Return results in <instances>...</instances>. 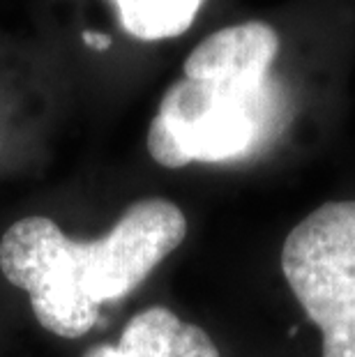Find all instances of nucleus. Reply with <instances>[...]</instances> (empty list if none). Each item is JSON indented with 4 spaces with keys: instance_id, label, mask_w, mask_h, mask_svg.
Listing matches in <instances>:
<instances>
[{
    "instance_id": "1",
    "label": "nucleus",
    "mask_w": 355,
    "mask_h": 357,
    "mask_svg": "<svg viewBox=\"0 0 355 357\" xmlns=\"http://www.w3.org/2000/svg\"><path fill=\"white\" fill-rule=\"evenodd\" d=\"M268 118V79L183 77L150 123L148 153L164 169L231 162L261 141Z\"/></svg>"
},
{
    "instance_id": "3",
    "label": "nucleus",
    "mask_w": 355,
    "mask_h": 357,
    "mask_svg": "<svg viewBox=\"0 0 355 357\" xmlns=\"http://www.w3.org/2000/svg\"><path fill=\"white\" fill-rule=\"evenodd\" d=\"M0 272L28 293L30 307L44 330L79 339L93 330L100 307L83 291L74 240L49 217H26L0 238Z\"/></svg>"
},
{
    "instance_id": "7",
    "label": "nucleus",
    "mask_w": 355,
    "mask_h": 357,
    "mask_svg": "<svg viewBox=\"0 0 355 357\" xmlns=\"http://www.w3.org/2000/svg\"><path fill=\"white\" fill-rule=\"evenodd\" d=\"M86 44H88V47H95V49H107L109 47V37L86 33Z\"/></svg>"
},
{
    "instance_id": "4",
    "label": "nucleus",
    "mask_w": 355,
    "mask_h": 357,
    "mask_svg": "<svg viewBox=\"0 0 355 357\" xmlns=\"http://www.w3.org/2000/svg\"><path fill=\"white\" fill-rule=\"evenodd\" d=\"M187 235L176 203L143 199L127 208L113 229L97 240L74 242V261L88 298L97 307L134 293Z\"/></svg>"
},
{
    "instance_id": "2",
    "label": "nucleus",
    "mask_w": 355,
    "mask_h": 357,
    "mask_svg": "<svg viewBox=\"0 0 355 357\" xmlns=\"http://www.w3.org/2000/svg\"><path fill=\"white\" fill-rule=\"evenodd\" d=\"M282 272L323 334V357H355V201L302 219L284 242Z\"/></svg>"
},
{
    "instance_id": "6",
    "label": "nucleus",
    "mask_w": 355,
    "mask_h": 357,
    "mask_svg": "<svg viewBox=\"0 0 355 357\" xmlns=\"http://www.w3.org/2000/svg\"><path fill=\"white\" fill-rule=\"evenodd\" d=\"M206 0H113L120 24L132 37L160 42L183 35Z\"/></svg>"
},
{
    "instance_id": "5",
    "label": "nucleus",
    "mask_w": 355,
    "mask_h": 357,
    "mask_svg": "<svg viewBox=\"0 0 355 357\" xmlns=\"http://www.w3.org/2000/svg\"><path fill=\"white\" fill-rule=\"evenodd\" d=\"M86 357H219V351L199 325L166 307H150L132 316L118 344H97Z\"/></svg>"
}]
</instances>
